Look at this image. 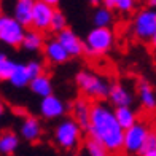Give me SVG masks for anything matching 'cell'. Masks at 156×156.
<instances>
[{"label": "cell", "mask_w": 156, "mask_h": 156, "mask_svg": "<svg viewBox=\"0 0 156 156\" xmlns=\"http://www.w3.org/2000/svg\"><path fill=\"white\" fill-rule=\"evenodd\" d=\"M115 34L110 27H94L91 29L83 41V53L86 56H104L113 48Z\"/></svg>", "instance_id": "2"}, {"label": "cell", "mask_w": 156, "mask_h": 156, "mask_svg": "<svg viewBox=\"0 0 156 156\" xmlns=\"http://www.w3.org/2000/svg\"><path fill=\"white\" fill-rule=\"evenodd\" d=\"M72 156H83V154H80V153H75V154H72Z\"/></svg>", "instance_id": "36"}, {"label": "cell", "mask_w": 156, "mask_h": 156, "mask_svg": "<svg viewBox=\"0 0 156 156\" xmlns=\"http://www.w3.org/2000/svg\"><path fill=\"white\" fill-rule=\"evenodd\" d=\"M54 15V8L46 3H43L41 0L32 3V26L35 27V30H48L51 27V19Z\"/></svg>", "instance_id": "8"}, {"label": "cell", "mask_w": 156, "mask_h": 156, "mask_svg": "<svg viewBox=\"0 0 156 156\" xmlns=\"http://www.w3.org/2000/svg\"><path fill=\"white\" fill-rule=\"evenodd\" d=\"M105 8L112 10L116 8L118 11L121 13H129L134 10V5H136V0H102Z\"/></svg>", "instance_id": "24"}, {"label": "cell", "mask_w": 156, "mask_h": 156, "mask_svg": "<svg viewBox=\"0 0 156 156\" xmlns=\"http://www.w3.org/2000/svg\"><path fill=\"white\" fill-rule=\"evenodd\" d=\"M8 81H10L15 88H26V86H29L30 78H29V75H27L26 64H18V62H16L15 70L11 72Z\"/></svg>", "instance_id": "21"}, {"label": "cell", "mask_w": 156, "mask_h": 156, "mask_svg": "<svg viewBox=\"0 0 156 156\" xmlns=\"http://www.w3.org/2000/svg\"><path fill=\"white\" fill-rule=\"evenodd\" d=\"M139 97L142 105L147 110H154L156 108V94L148 81H140L139 83Z\"/></svg>", "instance_id": "20"}, {"label": "cell", "mask_w": 156, "mask_h": 156, "mask_svg": "<svg viewBox=\"0 0 156 156\" xmlns=\"http://www.w3.org/2000/svg\"><path fill=\"white\" fill-rule=\"evenodd\" d=\"M56 40H58L61 43V46L66 49L69 58H76V56L83 54V40L78 37L75 30L67 27V29H64L62 32L58 34Z\"/></svg>", "instance_id": "10"}, {"label": "cell", "mask_w": 156, "mask_h": 156, "mask_svg": "<svg viewBox=\"0 0 156 156\" xmlns=\"http://www.w3.org/2000/svg\"><path fill=\"white\" fill-rule=\"evenodd\" d=\"M41 2L46 3V5H49V6H53V8H54V6L61 2V0H41Z\"/></svg>", "instance_id": "29"}, {"label": "cell", "mask_w": 156, "mask_h": 156, "mask_svg": "<svg viewBox=\"0 0 156 156\" xmlns=\"http://www.w3.org/2000/svg\"><path fill=\"white\" fill-rule=\"evenodd\" d=\"M38 110H40V115L46 118V119H56V118H61L64 113H66L67 107L64 101L58 96H46L40 101V105H38Z\"/></svg>", "instance_id": "9"}, {"label": "cell", "mask_w": 156, "mask_h": 156, "mask_svg": "<svg viewBox=\"0 0 156 156\" xmlns=\"http://www.w3.org/2000/svg\"><path fill=\"white\" fill-rule=\"evenodd\" d=\"M113 113H115V118H116V121L123 131L129 129L131 126H134L137 123V115L131 107H118L113 110Z\"/></svg>", "instance_id": "18"}, {"label": "cell", "mask_w": 156, "mask_h": 156, "mask_svg": "<svg viewBox=\"0 0 156 156\" xmlns=\"http://www.w3.org/2000/svg\"><path fill=\"white\" fill-rule=\"evenodd\" d=\"M19 147V136L13 131H5L0 134V153L13 154Z\"/></svg>", "instance_id": "19"}, {"label": "cell", "mask_w": 156, "mask_h": 156, "mask_svg": "<svg viewBox=\"0 0 156 156\" xmlns=\"http://www.w3.org/2000/svg\"><path fill=\"white\" fill-rule=\"evenodd\" d=\"M26 29L11 15L0 13V43L6 46H21Z\"/></svg>", "instance_id": "5"}, {"label": "cell", "mask_w": 156, "mask_h": 156, "mask_svg": "<svg viewBox=\"0 0 156 156\" xmlns=\"http://www.w3.org/2000/svg\"><path fill=\"white\" fill-rule=\"evenodd\" d=\"M16 62L10 59L5 53L0 51V81H8L11 72L15 70Z\"/></svg>", "instance_id": "23"}, {"label": "cell", "mask_w": 156, "mask_h": 156, "mask_svg": "<svg viewBox=\"0 0 156 156\" xmlns=\"http://www.w3.org/2000/svg\"><path fill=\"white\" fill-rule=\"evenodd\" d=\"M26 70H27V75H29L30 80L43 75V66H41L40 61H29L26 64Z\"/></svg>", "instance_id": "27"}, {"label": "cell", "mask_w": 156, "mask_h": 156, "mask_svg": "<svg viewBox=\"0 0 156 156\" xmlns=\"http://www.w3.org/2000/svg\"><path fill=\"white\" fill-rule=\"evenodd\" d=\"M140 156H156V148L154 150H147V151H142Z\"/></svg>", "instance_id": "30"}, {"label": "cell", "mask_w": 156, "mask_h": 156, "mask_svg": "<svg viewBox=\"0 0 156 156\" xmlns=\"http://www.w3.org/2000/svg\"><path fill=\"white\" fill-rule=\"evenodd\" d=\"M76 86L80 88V91L91 99H105L108 97L110 84L104 76L97 75L91 70H80L75 75Z\"/></svg>", "instance_id": "3"}, {"label": "cell", "mask_w": 156, "mask_h": 156, "mask_svg": "<svg viewBox=\"0 0 156 156\" xmlns=\"http://www.w3.org/2000/svg\"><path fill=\"white\" fill-rule=\"evenodd\" d=\"M84 150H86L88 156H112V153L102 144H99V142H96L93 139L86 140V144H84Z\"/></svg>", "instance_id": "25"}, {"label": "cell", "mask_w": 156, "mask_h": 156, "mask_svg": "<svg viewBox=\"0 0 156 156\" xmlns=\"http://www.w3.org/2000/svg\"><path fill=\"white\" fill-rule=\"evenodd\" d=\"M19 134L26 142H35L38 140L41 136V123L38 121V118L35 116H26L24 121L21 123Z\"/></svg>", "instance_id": "12"}, {"label": "cell", "mask_w": 156, "mask_h": 156, "mask_svg": "<svg viewBox=\"0 0 156 156\" xmlns=\"http://www.w3.org/2000/svg\"><path fill=\"white\" fill-rule=\"evenodd\" d=\"M32 3L34 2H16L13 8V18L26 29L27 26H32Z\"/></svg>", "instance_id": "16"}, {"label": "cell", "mask_w": 156, "mask_h": 156, "mask_svg": "<svg viewBox=\"0 0 156 156\" xmlns=\"http://www.w3.org/2000/svg\"><path fill=\"white\" fill-rule=\"evenodd\" d=\"M154 148H156V131L150 129V132H148V136H147V140H145V145H144V150H142V151L154 150Z\"/></svg>", "instance_id": "28"}, {"label": "cell", "mask_w": 156, "mask_h": 156, "mask_svg": "<svg viewBox=\"0 0 156 156\" xmlns=\"http://www.w3.org/2000/svg\"><path fill=\"white\" fill-rule=\"evenodd\" d=\"M89 112H91V105L88 101L84 99H76L72 105V113H73V121L80 126V129H88L89 126Z\"/></svg>", "instance_id": "14"}, {"label": "cell", "mask_w": 156, "mask_h": 156, "mask_svg": "<svg viewBox=\"0 0 156 156\" xmlns=\"http://www.w3.org/2000/svg\"><path fill=\"white\" fill-rule=\"evenodd\" d=\"M150 132V127L145 123H136L134 126H131L129 129L124 131L123 136V150L129 154H140V151L144 150L147 136Z\"/></svg>", "instance_id": "6"}, {"label": "cell", "mask_w": 156, "mask_h": 156, "mask_svg": "<svg viewBox=\"0 0 156 156\" xmlns=\"http://www.w3.org/2000/svg\"><path fill=\"white\" fill-rule=\"evenodd\" d=\"M112 21H113V15L105 6H99L93 15V23L96 27H108L112 24Z\"/></svg>", "instance_id": "22"}, {"label": "cell", "mask_w": 156, "mask_h": 156, "mask_svg": "<svg viewBox=\"0 0 156 156\" xmlns=\"http://www.w3.org/2000/svg\"><path fill=\"white\" fill-rule=\"evenodd\" d=\"M108 99H110V102L115 105V108H118V107H131V104L134 101L131 91L121 83H116V84H112L110 86Z\"/></svg>", "instance_id": "11"}, {"label": "cell", "mask_w": 156, "mask_h": 156, "mask_svg": "<svg viewBox=\"0 0 156 156\" xmlns=\"http://www.w3.org/2000/svg\"><path fill=\"white\" fill-rule=\"evenodd\" d=\"M148 5L151 6V10H154L156 8V0H148Z\"/></svg>", "instance_id": "33"}, {"label": "cell", "mask_w": 156, "mask_h": 156, "mask_svg": "<svg viewBox=\"0 0 156 156\" xmlns=\"http://www.w3.org/2000/svg\"><path fill=\"white\" fill-rule=\"evenodd\" d=\"M3 113H5V104H3L2 99H0V118L3 116Z\"/></svg>", "instance_id": "31"}, {"label": "cell", "mask_w": 156, "mask_h": 156, "mask_svg": "<svg viewBox=\"0 0 156 156\" xmlns=\"http://www.w3.org/2000/svg\"><path fill=\"white\" fill-rule=\"evenodd\" d=\"M88 136L99 144H102L110 153H118L123 150L124 131L119 127L113 110L102 102L91 105Z\"/></svg>", "instance_id": "1"}, {"label": "cell", "mask_w": 156, "mask_h": 156, "mask_svg": "<svg viewBox=\"0 0 156 156\" xmlns=\"http://www.w3.org/2000/svg\"><path fill=\"white\" fill-rule=\"evenodd\" d=\"M132 30L140 41H150L156 32V10L147 8L139 11L134 18Z\"/></svg>", "instance_id": "7"}, {"label": "cell", "mask_w": 156, "mask_h": 156, "mask_svg": "<svg viewBox=\"0 0 156 156\" xmlns=\"http://www.w3.org/2000/svg\"><path fill=\"white\" fill-rule=\"evenodd\" d=\"M43 45H45V38H43V35H41V32L35 30V29L26 30L23 43H21V46H23L26 51L35 53V51H38V49L43 48Z\"/></svg>", "instance_id": "17"}, {"label": "cell", "mask_w": 156, "mask_h": 156, "mask_svg": "<svg viewBox=\"0 0 156 156\" xmlns=\"http://www.w3.org/2000/svg\"><path fill=\"white\" fill-rule=\"evenodd\" d=\"M18 2H34V0H18Z\"/></svg>", "instance_id": "35"}, {"label": "cell", "mask_w": 156, "mask_h": 156, "mask_svg": "<svg viewBox=\"0 0 156 156\" xmlns=\"http://www.w3.org/2000/svg\"><path fill=\"white\" fill-rule=\"evenodd\" d=\"M101 2H102V0H89V3H91V5H94V6L101 5Z\"/></svg>", "instance_id": "34"}, {"label": "cell", "mask_w": 156, "mask_h": 156, "mask_svg": "<svg viewBox=\"0 0 156 156\" xmlns=\"http://www.w3.org/2000/svg\"><path fill=\"white\" fill-rule=\"evenodd\" d=\"M81 139V129L72 118H64L54 129V142L62 150H73Z\"/></svg>", "instance_id": "4"}, {"label": "cell", "mask_w": 156, "mask_h": 156, "mask_svg": "<svg viewBox=\"0 0 156 156\" xmlns=\"http://www.w3.org/2000/svg\"><path fill=\"white\" fill-rule=\"evenodd\" d=\"M29 88L32 91V94L38 96L40 99L53 94V83H51V80H49V76H46L45 73L37 76V78H34V80H30Z\"/></svg>", "instance_id": "15"}, {"label": "cell", "mask_w": 156, "mask_h": 156, "mask_svg": "<svg viewBox=\"0 0 156 156\" xmlns=\"http://www.w3.org/2000/svg\"><path fill=\"white\" fill-rule=\"evenodd\" d=\"M150 43H151V46H153V49L156 51V32H154V35L151 37V40H150Z\"/></svg>", "instance_id": "32"}, {"label": "cell", "mask_w": 156, "mask_h": 156, "mask_svg": "<svg viewBox=\"0 0 156 156\" xmlns=\"http://www.w3.org/2000/svg\"><path fill=\"white\" fill-rule=\"evenodd\" d=\"M43 54L51 64H64L69 61V54L66 53V49L61 46V43L56 38L46 41L43 45Z\"/></svg>", "instance_id": "13"}, {"label": "cell", "mask_w": 156, "mask_h": 156, "mask_svg": "<svg viewBox=\"0 0 156 156\" xmlns=\"http://www.w3.org/2000/svg\"><path fill=\"white\" fill-rule=\"evenodd\" d=\"M49 29L58 32V34L62 32L64 29H67V18L62 11L54 10V15H53V19H51V27H49Z\"/></svg>", "instance_id": "26"}]
</instances>
